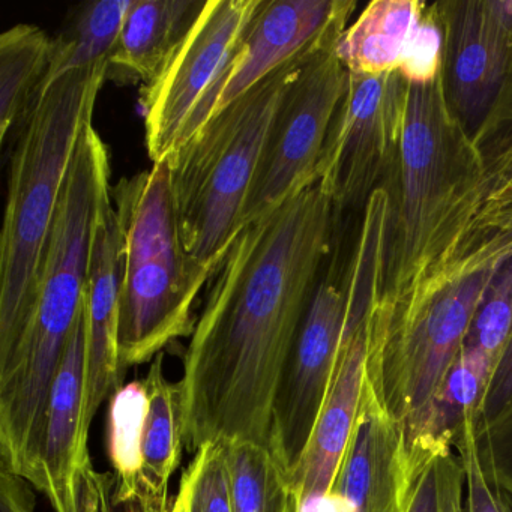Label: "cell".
I'll list each match as a JSON object with an SVG mask.
<instances>
[{"instance_id": "cell-1", "label": "cell", "mask_w": 512, "mask_h": 512, "mask_svg": "<svg viewBox=\"0 0 512 512\" xmlns=\"http://www.w3.org/2000/svg\"><path fill=\"white\" fill-rule=\"evenodd\" d=\"M337 224L316 181L236 236L184 356L188 449L233 440L269 445L275 394Z\"/></svg>"}, {"instance_id": "cell-2", "label": "cell", "mask_w": 512, "mask_h": 512, "mask_svg": "<svg viewBox=\"0 0 512 512\" xmlns=\"http://www.w3.org/2000/svg\"><path fill=\"white\" fill-rule=\"evenodd\" d=\"M110 65L74 71L41 91L17 137L0 241V364L31 325L62 188Z\"/></svg>"}, {"instance_id": "cell-3", "label": "cell", "mask_w": 512, "mask_h": 512, "mask_svg": "<svg viewBox=\"0 0 512 512\" xmlns=\"http://www.w3.org/2000/svg\"><path fill=\"white\" fill-rule=\"evenodd\" d=\"M110 190L109 151L91 124L80 136L62 188L31 325L0 364V421L20 436L37 433L43 424L56 371L85 307L92 232Z\"/></svg>"}, {"instance_id": "cell-4", "label": "cell", "mask_w": 512, "mask_h": 512, "mask_svg": "<svg viewBox=\"0 0 512 512\" xmlns=\"http://www.w3.org/2000/svg\"><path fill=\"white\" fill-rule=\"evenodd\" d=\"M112 199L122 235L119 355L127 368L191 337L194 304L214 274L185 248L167 161L122 179Z\"/></svg>"}, {"instance_id": "cell-5", "label": "cell", "mask_w": 512, "mask_h": 512, "mask_svg": "<svg viewBox=\"0 0 512 512\" xmlns=\"http://www.w3.org/2000/svg\"><path fill=\"white\" fill-rule=\"evenodd\" d=\"M308 52L215 113L202 130L164 160L185 248L212 274L244 229L242 214L272 121Z\"/></svg>"}, {"instance_id": "cell-6", "label": "cell", "mask_w": 512, "mask_h": 512, "mask_svg": "<svg viewBox=\"0 0 512 512\" xmlns=\"http://www.w3.org/2000/svg\"><path fill=\"white\" fill-rule=\"evenodd\" d=\"M481 164L446 106L440 76L409 83L400 148L380 187L388 194L382 304L403 298L434 227Z\"/></svg>"}, {"instance_id": "cell-7", "label": "cell", "mask_w": 512, "mask_h": 512, "mask_svg": "<svg viewBox=\"0 0 512 512\" xmlns=\"http://www.w3.org/2000/svg\"><path fill=\"white\" fill-rule=\"evenodd\" d=\"M496 269L452 281L424 301L389 311L380 301L367 320L364 403L397 422L410 442L431 398L463 350Z\"/></svg>"}, {"instance_id": "cell-8", "label": "cell", "mask_w": 512, "mask_h": 512, "mask_svg": "<svg viewBox=\"0 0 512 512\" xmlns=\"http://www.w3.org/2000/svg\"><path fill=\"white\" fill-rule=\"evenodd\" d=\"M263 0H206L151 85L143 88L146 148L167 160L214 116L242 41Z\"/></svg>"}, {"instance_id": "cell-9", "label": "cell", "mask_w": 512, "mask_h": 512, "mask_svg": "<svg viewBox=\"0 0 512 512\" xmlns=\"http://www.w3.org/2000/svg\"><path fill=\"white\" fill-rule=\"evenodd\" d=\"M443 97L479 152L512 131V0L434 2Z\"/></svg>"}, {"instance_id": "cell-10", "label": "cell", "mask_w": 512, "mask_h": 512, "mask_svg": "<svg viewBox=\"0 0 512 512\" xmlns=\"http://www.w3.org/2000/svg\"><path fill=\"white\" fill-rule=\"evenodd\" d=\"M482 164L434 227L409 289L389 311L413 307L455 280L512 257V131L482 149Z\"/></svg>"}, {"instance_id": "cell-11", "label": "cell", "mask_w": 512, "mask_h": 512, "mask_svg": "<svg viewBox=\"0 0 512 512\" xmlns=\"http://www.w3.org/2000/svg\"><path fill=\"white\" fill-rule=\"evenodd\" d=\"M340 37L311 49L287 85L245 203L242 227L317 181L326 136L349 83V71L337 56Z\"/></svg>"}, {"instance_id": "cell-12", "label": "cell", "mask_w": 512, "mask_h": 512, "mask_svg": "<svg viewBox=\"0 0 512 512\" xmlns=\"http://www.w3.org/2000/svg\"><path fill=\"white\" fill-rule=\"evenodd\" d=\"M407 94L409 82L401 73H349L316 169L337 218L364 211L388 178L400 148Z\"/></svg>"}, {"instance_id": "cell-13", "label": "cell", "mask_w": 512, "mask_h": 512, "mask_svg": "<svg viewBox=\"0 0 512 512\" xmlns=\"http://www.w3.org/2000/svg\"><path fill=\"white\" fill-rule=\"evenodd\" d=\"M335 265L317 283L272 406L269 448L289 482L325 406L349 322L344 266Z\"/></svg>"}, {"instance_id": "cell-14", "label": "cell", "mask_w": 512, "mask_h": 512, "mask_svg": "<svg viewBox=\"0 0 512 512\" xmlns=\"http://www.w3.org/2000/svg\"><path fill=\"white\" fill-rule=\"evenodd\" d=\"M356 5L353 0H263L233 62L215 113L287 62L329 38L340 37Z\"/></svg>"}, {"instance_id": "cell-15", "label": "cell", "mask_w": 512, "mask_h": 512, "mask_svg": "<svg viewBox=\"0 0 512 512\" xmlns=\"http://www.w3.org/2000/svg\"><path fill=\"white\" fill-rule=\"evenodd\" d=\"M121 284L122 235L110 190L98 206L85 290V422L88 430L101 404L121 388L124 368L118 341Z\"/></svg>"}, {"instance_id": "cell-16", "label": "cell", "mask_w": 512, "mask_h": 512, "mask_svg": "<svg viewBox=\"0 0 512 512\" xmlns=\"http://www.w3.org/2000/svg\"><path fill=\"white\" fill-rule=\"evenodd\" d=\"M367 320L368 314L347 322L328 398L304 457L290 478L293 512L325 496L337 484L364 404Z\"/></svg>"}, {"instance_id": "cell-17", "label": "cell", "mask_w": 512, "mask_h": 512, "mask_svg": "<svg viewBox=\"0 0 512 512\" xmlns=\"http://www.w3.org/2000/svg\"><path fill=\"white\" fill-rule=\"evenodd\" d=\"M85 307L56 371L41 430L34 485L55 512H67L79 470L91 461L85 422Z\"/></svg>"}, {"instance_id": "cell-18", "label": "cell", "mask_w": 512, "mask_h": 512, "mask_svg": "<svg viewBox=\"0 0 512 512\" xmlns=\"http://www.w3.org/2000/svg\"><path fill=\"white\" fill-rule=\"evenodd\" d=\"M412 478L403 428L362 404L335 490L350 500L355 512H404Z\"/></svg>"}, {"instance_id": "cell-19", "label": "cell", "mask_w": 512, "mask_h": 512, "mask_svg": "<svg viewBox=\"0 0 512 512\" xmlns=\"http://www.w3.org/2000/svg\"><path fill=\"white\" fill-rule=\"evenodd\" d=\"M163 364L160 353L142 380L148 410L142 434V496L136 512L172 511L170 479L181 466L187 446L181 383L166 379Z\"/></svg>"}, {"instance_id": "cell-20", "label": "cell", "mask_w": 512, "mask_h": 512, "mask_svg": "<svg viewBox=\"0 0 512 512\" xmlns=\"http://www.w3.org/2000/svg\"><path fill=\"white\" fill-rule=\"evenodd\" d=\"M427 14L422 0H373L338 40V59L353 74L400 73Z\"/></svg>"}, {"instance_id": "cell-21", "label": "cell", "mask_w": 512, "mask_h": 512, "mask_svg": "<svg viewBox=\"0 0 512 512\" xmlns=\"http://www.w3.org/2000/svg\"><path fill=\"white\" fill-rule=\"evenodd\" d=\"M203 7L196 0H133L109 73L116 70L143 88L151 85Z\"/></svg>"}, {"instance_id": "cell-22", "label": "cell", "mask_w": 512, "mask_h": 512, "mask_svg": "<svg viewBox=\"0 0 512 512\" xmlns=\"http://www.w3.org/2000/svg\"><path fill=\"white\" fill-rule=\"evenodd\" d=\"M55 40L37 26L17 25L0 35V139L22 130L52 65Z\"/></svg>"}, {"instance_id": "cell-23", "label": "cell", "mask_w": 512, "mask_h": 512, "mask_svg": "<svg viewBox=\"0 0 512 512\" xmlns=\"http://www.w3.org/2000/svg\"><path fill=\"white\" fill-rule=\"evenodd\" d=\"M496 362L481 350L463 347L446 373L407 446L425 443L454 448L455 437L467 419H478Z\"/></svg>"}, {"instance_id": "cell-24", "label": "cell", "mask_w": 512, "mask_h": 512, "mask_svg": "<svg viewBox=\"0 0 512 512\" xmlns=\"http://www.w3.org/2000/svg\"><path fill=\"white\" fill-rule=\"evenodd\" d=\"M131 4L133 0H100L83 5L67 32L55 38L44 88L65 74L110 65Z\"/></svg>"}, {"instance_id": "cell-25", "label": "cell", "mask_w": 512, "mask_h": 512, "mask_svg": "<svg viewBox=\"0 0 512 512\" xmlns=\"http://www.w3.org/2000/svg\"><path fill=\"white\" fill-rule=\"evenodd\" d=\"M224 446L233 512H293L289 476L269 445L233 440Z\"/></svg>"}, {"instance_id": "cell-26", "label": "cell", "mask_w": 512, "mask_h": 512, "mask_svg": "<svg viewBox=\"0 0 512 512\" xmlns=\"http://www.w3.org/2000/svg\"><path fill=\"white\" fill-rule=\"evenodd\" d=\"M148 395L142 380L119 388L110 398L109 455L116 473L115 505L139 509L142 496V434Z\"/></svg>"}, {"instance_id": "cell-27", "label": "cell", "mask_w": 512, "mask_h": 512, "mask_svg": "<svg viewBox=\"0 0 512 512\" xmlns=\"http://www.w3.org/2000/svg\"><path fill=\"white\" fill-rule=\"evenodd\" d=\"M407 449L413 478L404 512H464L466 475L457 451L425 443Z\"/></svg>"}, {"instance_id": "cell-28", "label": "cell", "mask_w": 512, "mask_h": 512, "mask_svg": "<svg viewBox=\"0 0 512 512\" xmlns=\"http://www.w3.org/2000/svg\"><path fill=\"white\" fill-rule=\"evenodd\" d=\"M182 512H233L223 442L206 443L182 476Z\"/></svg>"}, {"instance_id": "cell-29", "label": "cell", "mask_w": 512, "mask_h": 512, "mask_svg": "<svg viewBox=\"0 0 512 512\" xmlns=\"http://www.w3.org/2000/svg\"><path fill=\"white\" fill-rule=\"evenodd\" d=\"M512 334V257L494 272L473 317L464 347L481 350L497 364Z\"/></svg>"}, {"instance_id": "cell-30", "label": "cell", "mask_w": 512, "mask_h": 512, "mask_svg": "<svg viewBox=\"0 0 512 512\" xmlns=\"http://www.w3.org/2000/svg\"><path fill=\"white\" fill-rule=\"evenodd\" d=\"M475 422V418L467 419L454 442L466 475L464 512H512V497L485 475L476 443Z\"/></svg>"}, {"instance_id": "cell-31", "label": "cell", "mask_w": 512, "mask_h": 512, "mask_svg": "<svg viewBox=\"0 0 512 512\" xmlns=\"http://www.w3.org/2000/svg\"><path fill=\"white\" fill-rule=\"evenodd\" d=\"M475 433L485 475L512 497V409L484 427L475 422Z\"/></svg>"}, {"instance_id": "cell-32", "label": "cell", "mask_w": 512, "mask_h": 512, "mask_svg": "<svg viewBox=\"0 0 512 512\" xmlns=\"http://www.w3.org/2000/svg\"><path fill=\"white\" fill-rule=\"evenodd\" d=\"M512 409V334L508 343L503 347L496 367H494L493 376H491L490 385H488L487 395L482 403L481 412L476 419V427H484L491 422L505 415Z\"/></svg>"}, {"instance_id": "cell-33", "label": "cell", "mask_w": 512, "mask_h": 512, "mask_svg": "<svg viewBox=\"0 0 512 512\" xmlns=\"http://www.w3.org/2000/svg\"><path fill=\"white\" fill-rule=\"evenodd\" d=\"M112 479L95 469L88 461L77 475L73 499L67 512H113L115 500Z\"/></svg>"}, {"instance_id": "cell-34", "label": "cell", "mask_w": 512, "mask_h": 512, "mask_svg": "<svg viewBox=\"0 0 512 512\" xmlns=\"http://www.w3.org/2000/svg\"><path fill=\"white\" fill-rule=\"evenodd\" d=\"M0 512H37L31 484L4 464L0 469Z\"/></svg>"}, {"instance_id": "cell-35", "label": "cell", "mask_w": 512, "mask_h": 512, "mask_svg": "<svg viewBox=\"0 0 512 512\" xmlns=\"http://www.w3.org/2000/svg\"><path fill=\"white\" fill-rule=\"evenodd\" d=\"M170 512H182V500L179 494L176 496V499L173 500L172 511Z\"/></svg>"}]
</instances>
